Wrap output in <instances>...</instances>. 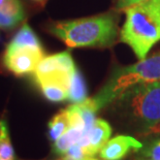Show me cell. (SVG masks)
Masks as SVG:
<instances>
[{"instance_id":"2e32d148","label":"cell","mask_w":160,"mask_h":160,"mask_svg":"<svg viewBox=\"0 0 160 160\" xmlns=\"http://www.w3.org/2000/svg\"><path fill=\"white\" fill-rule=\"evenodd\" d=\"M62 156L64 160H86L88 157H91L87 154L84 148L81 147L78 142L71 146L66 151L65 154H63Z\"/></svg>"},{"instance_id":"9a60e30c","label":"cell","mask_w":160,"mask_h":160,"mask_svg":"<svg viewBox=\"0 0 160 160\" xmlns=\"http://www.w3.org/2000/svg\"><path fill=\"white\" fill-rule=\"evenodd\" d=\"M0 12L24 20L25 12L20 0H0Z\"/></svg>"},{"instance_id":"e0dca14e","label":"cell","mask_w":160,"mask_h":160,"mask_svg":"<svg viewBox=\"0 0 160 160\" xmlns=\"http://www.w3.org/2000/svg\"><path fill=\"white\" fill-rule=\"evenodd\" d=\"M142 154L147 160H160V138L149 142L142 150Z\"/></svg>"},{"instance_id":"9c48e42d","label":"cell","mask_w":160,"mask_h":160,"mask_svg":"<svg viewBox=\"0 0 160 160\" xmlns=\"http://www.w3.org/2000/svg\"><path fill=\"white\" fill-rule=\"evenodd\" d=\"M112 135V127L103 119H96L87 137L89 146L86 150L89 156H95L108 142Z\"/></svg>"},{"instance_id":"6da1fadb","label":"cell","mask_w":160,"mask_h":160,"mask_svg":"<svg viewBox=\"0 0 160 160\" xmlns=\"http://www.w3.org/2000/svg\"><path fill=\"white\" fill-rule=\"evenodd\" d=\"M47 30L70 49L112 47L119 33L117 16L112 12L52 22L47 26Z\"/></svg>"},{"instance_id":"603a6c76","label":"cell","mask_w":160,"mask_h":160,"mask_svg":"<svg viewBox=\"0 0 160 160\" xmlns=\"http://www.w3.org/2000/svg\"><path fill=\"white\" fill-rule=\"evenodd\" d=\"M59 160H64V159H63V158H61V159H59Z\"/></svg>"},{"instance_id":"52a82bcc","label":"cell","mask_w":160,"mask_h":160,"mask_svg":"<svg viewBox=\"0 0 160 160\" xmlns=\"http://www.w3.org/2000/svg\"><path fill=\"white\" fill-rule=\"evenodd\" d=\"M144 145L130 135H118L108 139L99 151L100 158L107 160H122L129 152L138 151Z\"/></svg>"},{"instance_id":"ba28073f","label":"cell","mask_w":160,"mask_h":160,"mask_svg":"<svg viewBox=\"0 0 160 160\" xmlns=\"http://www.w3.org/2000/svg\"><path fill=\"white\" fill-rule=\"evenodd\" d=\"M70 79L43 78V79H35V82L48 100L53 102H61L68 99Z\"/></svg>"},{"instance_id":"ac0fdd59","label":"cell","mask_w":160,"mask_h":160,"mask_svg":"<svg viewBox=\"0 0 160 160\" xmlns=\"http://www.w3.org/2000/svg\"><path fill=\"white\" fill-rule=\"evenodd\" d=\"M22 21L23 20L20 18L5 15V13L0 12V28L5 29V30L12 29Z\"/></svg>"},{"instance_id":"7c38bea8","label":"cell","mask_w":160,"mask_h":160,"mask_svg":"<svg viewBox=\"0 0 160 160\" xmlns=\"http://www.w3.org/2000/svg\"><path fill=\"white\" fill-rule=\"evenodd\" d=\"M87 99V87L80 70L76 68L71 74L68 88V99L72 103H79Z\"/></svg>"},{"instance_id":"277c9868","label":"cell","mask_w":160,"mask_h":160,"mask_svg":"<svg viewBox=\"0 0 160 160\" xmlns=\"http://www.w3.org/2000/svg\"><path fill=\"white\" fill-rule=\"evenodd\" d=\"M157 81H160V52L132 65L117 67L112 72L108 83L94 96V99L101 108L115 101L132 87Z\"/></svg>"},{"instance_id":"7402d4cb","label":"cell","mask_w":160,"mask_h":160,"mask_svg":"<svg viewBox=\"0 0 160 160\" xmlns=\"http://www.w3.org/2000/svg\"><path fill=\"white\" fill-rule=\"evenodd\" d=\"M141 160H147V159H146V158H144V159H141Z\"/></svg>"},{"instance_id":"7a4b0ae2","label":"cell","mask_w":160,"mask_h":160,"mask_svg":"<svg viewBox=\"0 0 160 160\" xmlns=\"http://www.w3.org/2000/svg\"><path fill=\"white\" fill-rule=\"evenodd\" d=\"M120 40L133 51L138 60L160 42V0H145L126 8Z\"/></svg>"},{"instance_id":"3957f363","label":"cell","mask_w":160,"mask_h":160,"mask_svg":"<svg viewBox=\"0 0 160 160\" xmlns=\"http://www.w3.org/2000/svg\"><path fill=\"white\" fill-rule=\"evenodd\" d=\"M115 101L135 128L144 132L160 131V81L132 87Z\"/></svg>"},{"instance_id":"4fadbf2b","label":"cell","mask_w":160,"mask_h":160,"mask_svg":"<svg viewBox=\"0 0 160 160\" xmlns=\"http://www.w3.org/2000/svg\"><path fill=\"white\" fill-rule=\"evenodd\" d=\"M70 127V119L67 108L60 111L52 118L49 123V138L52 142H55L61 135L67 131Z\"/></svg>"},{"instance_id":"8992f818","label":"cell","mask_w":160,"mask_h":160,"mask_svg":"<svg viewBox=\"0 0 160 160\" xmlns=\"http://www.w3.org/2000/svg\"><path fill=\"white\" fill-rule=\"evenodd\" d=\"M77 66L70 54L68 52H61L43 57L33 72V76L34 79L71 78Z\"/></svg>"},{"instance_id":"5bb4252c","label":"cell","mask_w":160,"mask_h":160,"mask_svg":"<svg viewBox=\"0 0 160 160\" xmlns=\"http://www.w3.org/2000/svg\"><path fill=\"white\" fill-rule=\"evenodd\" d=\"M0 159L16 160L15 150L9 138L8 124L4 120H0Z\"/></svg>"},{"instance_id":"30bf717a","label":"cell","mask_w":160,"mask_h":160,"mask_svg":"<svg viewBox=\"0 0 160 160\" xmlns=\"http://www.w3.org/2000/svg\"><path fill=\"white\" fill-rule=\"evenodd\" d=\"M8 49H18V48H29V49L43 50L39 38L35 32L31 29L28 24H24L19 32L12 37L8 45Z\"/></svg>"},{"instance_id":"cb8c5ba5","label":"cell","mask_w":160,"mask_h":160,"mask_svg":"<svg viewBox=\"0 0 160 160\" xmlns=\"http://www.w3.org/2000/svg\"><path fill=\"white\" fill-rule=\"evenodd\" d=\"M0 160H1V159H0Z\"/></svg>"},{"instance_id":"ffe728a7","label":"cell","mask_w":160,"mask_h":160,"mask_svg":"<svg viewBox=\"0 0 160 160\" xmlns=\"http://www.w3.org/2000/svg\"><path fill=\"white\" fill-rule=\"evenodd\" d=\"M86 160H107V159H102V158H101V159H97V158H95L94 156H91V157H88Z\"/></svg>"},{"instance_id":"d6986e66","label":"cell","mask_w":160,"mask_h":160,"mask_svg":"<svg viewBox=\"0 0 160 160\" xmlns=\"http://www.w3.org/2000/svg\"><path fill=\"white\" fill-rule=\"evenodd\" d=\"M142 1H145V0H118L117 4H116V9H117V11L124 12L126 8H130V6L135 5Z\"/></svg>"},{"instance_id":"44dd1931","label":"cell","mask_w":160,"mask_h":160,"mask_svg":"<svg viewBox=\"0 0 160 160\" xmlns=\"http://www.w3.org/2000/svg\"><path fill=\"white\" fill-rule=\"evenodd\" d=\"M34 1H43V0H34Z\"/></svg>"},{"instance_id":"8fae6325","label":"cell","mask_w":160,"mask_h":160,"mask_svg":"<svg viewBox=\"0 0 160 160\" xmlns=\"http://www.w3.org/2000/svg\"><path fill=\"white\" fill-rule=\"evenodd\" d=\"M85 128L83 126L70 124V127L67 129V131L64 134L56 139L54 142L53 150L56 154L63 155L65 154L66 151L68 150L71 146L77 144L80 141L81 138L83 137Z\"/></svg>"},{"instance_id":"5b68a950","label":"cell","mask_w":160,"mask_h":160,"mask_svg":"<svg viewBox=\"0 0 160 160\" xmlns=\"http://www.w3.org/2000/svg\"><path fill=\"white\" fill-rule=\"evenodd\" d=\"M45 57L43 50L18 48L8 49L6 48L3 54L4 66L16 76H25L33 73L40 60Z\"/></svg>"}]
</instances>
